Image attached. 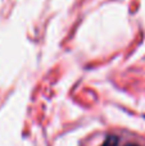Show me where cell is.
<instances>
[{"instance_id":"6da1fadb","label":"cell","mask_w":145,"mask_h":146,"mask_svg":"<svg viewBox=\"0 0 145 146\" xmlns=\"http://www.w3.org/2000/svg\"><path fill=\"white\" fill-rule=\"evenodd\" d=\"M118 144V139L116 136H108L107 140L104 141V144L102 146H117Z\"/></svg>"},{"instance_id":"7a4b0ae2","label":"cell","mask_w":145,"mask_h":146,"mask_svg":"<svg viewBox=\"0 0 145 146\" xmlns=\"http://www.w3.org/2000/svg\"><path fill=\"white\" fill-rule=\"evenodd\" d=\"M126 146H138V145H126Z\"/></svg>"}]
</instances>
